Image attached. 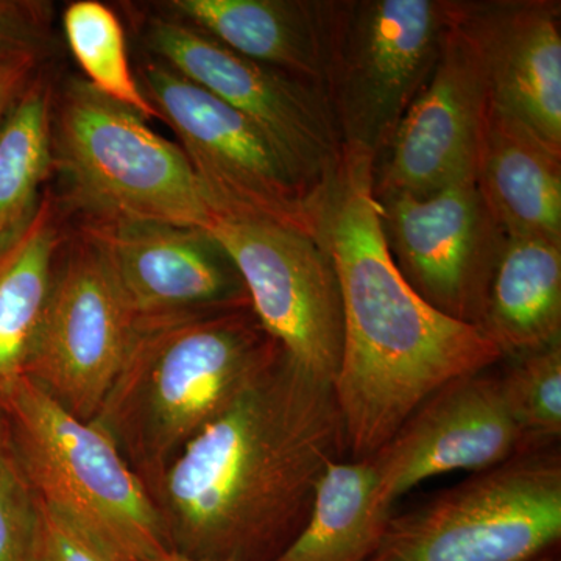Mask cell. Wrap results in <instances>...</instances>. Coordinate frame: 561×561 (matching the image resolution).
Instances as JSON below:
<instances>
[{
    "mask_svg": "<svg viewBox=\"0 0 561 561\" xmlns=\"http://www.w3.org/2000/svg\"><path fill=\"white\" fill-rule=\"evenodd\" d=\"M345 451L334 383L283 353L147 486L168 548L198 560L275 561Z\"/></svg>",
    "mask_w": 561,
    "mask_h": 561,
    "instance_id": "1",
    "label": "cell"
},
{
    "mask_svg": "<svg viewBox=\"0 0 561 561\" xmlns=\"http://www.w3.org/2000/svg\"><path fill=\"white\" fill-rule=\"evenodd\" d=\"M375 171L370 154L343 149L319 210V239L341 289L334 393L353 460L379 451L445 383L502 359L479 328L432 308L402 276L383 230Z\"/></svg>",
    "mask_w": 561,
    "mask_h": 561,
    "instance_id": "2",
    "label": "cell"
},
{
    "mask_svg": "<svg viewBox=\"0 0 561 561\" xmlns=\"http://www.w3.org/2000/svg\"><path fill=\"white\" fill-rule=\"evenodd\" d=\"M283 356L250 302L136 324L91 420L147 486Z\"/></svg>",
    "mask_w": 561,
    "mask_h": 561,
    "instance_id": "3",
    "label": "cell"
},
{
    "mask_svg": "<svg viewBox=\"0 0 561 561\" xmlns=\"http://www.w3.org/2000/svg\"><path fill=\"white\" fill-rule=\"evenodd\" d=\"M54 168L87 221L209 231L216 220L180 146L84 79L66 81L54 108Z\"/></svg>",
    "mask_w": 561,
    "mask_h": 561,
    "instance_id": "4",
    "label": "cell"
},
{
    "mask_svg": "<svg viewBox=\"0 0 561 561\" xmlns=\"http://www.w3.org/2000/svg\"><path fill=\"white\" fill-rule=\"evenodd\" d=\"M5 415L44 507L117 561H147L168 551L149 489L105 432L27 378Z\"/></svg>",
    "mask_w": 561,
    "mask_h": 561,
    "instance_id": "5",
    "label": "cell"
},
{
    "mask_svg": "<svg viewBox=\"0 0 561 561\" xmlns=\"http://www.w3.org/2000/svg\"><path fill=\"white\" fill-rule=\"evenodd\" d=\"M321 13L323 94L343 149L378 164L438 60L446 0L321 2Z\"/></svg>",
    "mask_w": 561,
    "mask_h": 561,
    "instance_id": "6",
    "label": "cell"
},
{
    "mask_svg": "<svg viewBox=\"0 0 561 561\" xmlns=\"http://www.w3.org/2000/svg\"><path fill=\"white\" fill-rule=\"evenodd\" d=\"M561 538V459L523 453L391 516L367 561H535Z\"/></svg>",
    "mask_w": 561,
    "mask_h": 561,
    "instance_id": "7",
    "label": "cell"
},
{
    "mask_svg": "<svg viewBox=\"0 0 561 561\" xmlns=\"http://www.w3.org/2000/svg\"><path fill=\"white\" fill-rule=\"evenodd\" d=\"M136 77L158 119L175 131L217 216L256 217L319 236L321 195L301 186L253 122L157 58L144 61Z\"/></svg>",
    "mask_w": 561,
    "mask_h": 561,
    "instance_id": "8",
    "label": "cell"
},
{
    "mask_svg": "<svg viewBox=\"0 0 561 561\" xmlns=\"http://www.w3.org/2000/svg\"><path fill=\"white\" fill-rule=\"evenodd\" d=\"M142 35L157 60L253 122L301 186L320 197L343 157L320 88L250 60L173 16L150 18Z\"/></svg>",
    "mask_w": 561,
    "mask_h": 561,
    "instance_id": "9",
    "label": "cell"
},
{
    "mask_svg": "<svg viewBox=\"0 0 561 561\" xmlns=\"http://www.w3.org/2000/svg\"><path fill=\"white\" fill-rule=\"evenodd\" d=\"M209 232L231 257L254 316L287 359L334 383L343 350L342 298L319 236L225 214L216 216Z\"/></svg>",
    "mask_w": 561,
    "mask_h": 561,
    "instance_id": "10",
    "label": "cell"
},
{
    "mask_svg": "<svg viewBox=\"0 0 561 561\" xmlns=\"http://www.w3.org/2000/svg\"><path fill=\"white\" fill-rule=\"evenodd\" d=\"M136 320L101 253L79 231L60 254L25 378L91 421L130 353Z\"/></svg>",
    "mask_w": 561,
    "mask_h": 561,
    "instance_id": "11",
    "label": "cell"
},
{
    "mask_svg": "<svg viewBox=\"0 0 561 561\" xmlns=\"http://www.w3.org/2000/svg\"><path fill=\"white\" fill-rule=\"evenodd\" d=\"M376 195L391 256L405 280L438 312L478 328L507 236L474 180L427 197Z\"/></svg>",
    "mask_w": 561,
    "mask_h": 561,
    "instance_id": "12",
    "label": "cell"
},
{
    "mask_svg": "<svg viewBox=\"0 0 561 561\" xmlns=\"http://www.w3.org/2000/svg\"><path fill=\"white\" fill-rule=\"evenodd\" d=\"M523 435L502 393L500 376H460L435 391L379 451L375 505L393 515L394 502L426 479L479 472L523 454Z\"/></svg>",
    "mask_w": 561,
    "mask_h": 561,
    "instance_id": "13",
    "label": "cell"
},
{
    "mask_svg": "<svg viewBox=\"0 0 561 561\" xmlns=\"http://www.w3.org/2000/svg\"><path fill=\"white\" fill-rule=\"evenodd\" d=\"M446 9L448 25L438 60L398 125L382 164L376 165V194L427 197L474 180L485 77L470 36L454 20L449 0Z\"/></svg>",
    "mask_w": 561,
    "mask_h": 561,
    "instance_id": "14",
    "label": "cell"
},
{
    "mask_svg": "<svg viewBox=\"0 0 561 561\" xmlns=\"http://www.w3.org/2000/svg\"><path fill=\"white\" fill-rule=\"evenodd\" d=\"M136 324L250 302L238 268L209 231L165 224H81Z\"/></svg>",
    "mask_w": 561,
    "mask_h": 561,
    "instance_id": "15",
    "label": "cell"
},
{
    "mask_svg": "<svg viewBox=\"0 0 561 561\" xmlns=\"http://www.w3.org/2000/svg\"><path fill=\"white\" fill-rule=\"evenodd\" d=\"M485 77L486 99L561 154L559 0H449Z\"/></svg>",
    "mask_w": 561,
    "mask_h": 561,
    "instance_id": "16",
    "label": "cell"
},
{
    "mask_svg": "<svg viewBox=\"0 0 561 561\" xmlns=\"http://www.w3.org/2000/svg\"><path fill=\"white\" fill-rule=\"evenodd\" d=\"M474 183L507 238L561 241V154L486 99Z\"/></svg>",
    "mask_w": 561,
    "mask_h": 561,
    "instance_id": "17",
    "label": "cell"
},
{
    "mask_svg": "<svg viewBox=\"0 0 561 561\" xmlns=\"http://www.w3.org/2000/svg\"><path fill=\"white\" fill-rule=\"evenodd\" d=\"M164 9L228 49L323 91L321 2L171 0Z\"/></svg>",
    "mask_w": 561,
    "mask_h": 561,
    "instance_id": "18",
    "label": "cell"
},
{
    "mask_svg": "<svg viewBox=\"0 0 561 561\" xmlns=\"http://www.w3.org/2000/svg\"><path fill=\"white\" fill-rule=\"evenodd\" d=\"M478 328L502 359L561 342V241L507 238Z\"/></svg>",
    "mask_w": 561,
    "mask_h": 561,
    "instance_id": "19",
    "label": "cell"
},
{
    "mask_svg": "<svg viewBox=\"0 0 561 561\" xmlns=\"http://www.w3.org/2000/svg\"><path fill=\"white\" fill-rule=\"evenodd\" d=\"M60 206L41 198L31 224L0 249V411L25 379L62 245Z\"/></svg>",
    "mask_w": 561,
    "mask_h": 561,
    "instance_id": "20",
    "label": "cell"
},
{
    "mask_svg": "<svg viewBox=\"0 0 561 561\" xmlns=\"http://www.w3.org/2000/svg\"><path fill=\"white\" fill-rule=\"evenodd\" d=\"M375 485L370 460L332 461L308 523L275 561H367L393 516L376 507Z\"/></svg>",
    "mask_w": 561,
    "mask_h": 561,
    "instance_id": "21",
    "label": "cell"
},
{
    "mask_svg": "<svg viewBox=\"0 0 561 561\" xmlns=\"http://www.w3.org/2000/svg\"><path fill=\"white\" fill-rule=\"evenodd\" d=\"M54 169V94L33 79L0 122V249L31 224Z\"/></svg>",
    "mask_w": 561,
    "mask_h": 561,
    "instance_id": "22",
    "label": "cell"
},
{
    "mask_svg": "<svg viewBox=\"0 0 561 561\" xmlns=\"http://www.w3.org/2000/svg\"><path fill=\"white\" fill-rule=\"evenodd\" d=\"M62 27L69 49L92 87L111 101L142 116L158 119L128 60L119 18L98 0H77L66 7Z\"/></svg>",
    "mask_w": 561,
    "mask_h": 561,
    "instance_id": "23",
    "label": "cell"
},
{
    "mask_svg": "<svg viewBox=\"0 0 561 561\" xmlns=\"http://www.w3.org/2000/svg\"><path fill=\"white\" fill-rule=\"evenodd\" d=\"M512 360L500 379L524 453L556 448L561 435V342Z\"/></svg>",
    "mask_w": 561,
    "mask_h": 561,
    "instance_id": "24",
    "label": "cell"
},
{
    "mask_svg": "<svg viewBox=\"0 0 561 561\" xmlns=\"http://www.w3.org/2000/svg\"><path fill=\"white\" fill-rule=\"evenodd\" d=\"M39 501L0 411V561H31Z\"/></svg>",
    "mask_w": 561,
    "mask_h": 561,
    "instance_id": "25",
    "label": "cell"
},
{
    "mask_svg": "<svg viewBox=\"0 0 561 561\" xmlns=\"http://www.w3.org/2000/svg\"><path fill=\"white\" fill-rule=\"evenodd\" d=\"M54 7L38 0H0V66L41 62L54 44Z\"/></svg>",
    "mask_w": 561,
    "mask_h": 561,
    "instance_id": "26",
    "label": "cell"
},
{
    "mask_svg": "<svg viewBox=\"0 0 561 561\" xmlns=\"http://www.w3.org/2000/svg\"><path fill=\"white\" fill-rule=\"evenodd\" d=\"M31 561H117L39 502Z\"/></svg>",
    "mask_w": 561,
    "mask_h": 561,
    "instance_id": "27",
    "label": "cell"
},
{
    "mask_svg": "<svg viewBox=\"0 0 561 561\" xmlns=\"http://www.w3.org/2000/svg\"><path fill=\"white\" fill-rule=\"evenodd\" d=\"M38 62H14L0 66V122L7 116L13 103L31 84Z\"/></svg>",
    "mask_w": 561,
    "mask_h": 561,
    "instance_id": "28",
    "label": "cell"
},
{
    "mask_svg": "<svg viewBox=\"0 0 561 561\" xmlns=\"http://www.w3.org/2000/svg\"><path fill=\"white\" fill-rule=\"evenodd\" d=\"M147 561H219V560L191 559V557L181 556V553L171 551V549H168V551L158 553L157 557H153V559H150Z\"/></svg>",
    "mask_w": 561,
    "mask_h": 561,
    "instance_id": "29",
    "label": "cell"
},
{
    "mask_svg": "<svg viewBox=\"0 0 561 561\" xmlns=\"http://www.w3.org/2000/svg\"><path fill=\"white\" fill-rule=\"evenodd\" d=\"M535 561H560L559 557L553 556V553H546V556L540 557V559Z\"/></svg>",
    "mask_w": 561,
    "mask_h": 561,
    "instance_id": "30",
    "label": "cell"
}]
</instances>
